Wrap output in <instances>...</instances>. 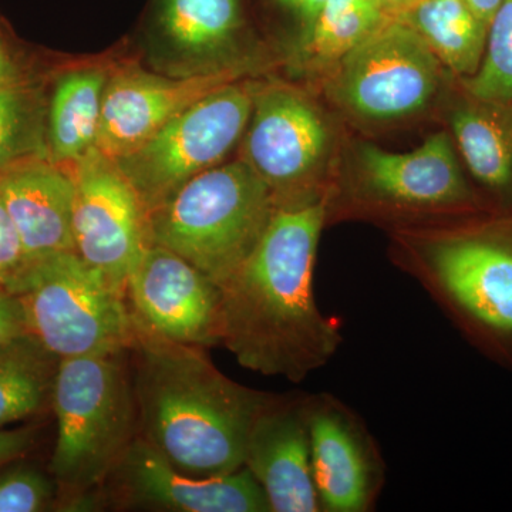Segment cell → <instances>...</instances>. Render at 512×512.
<instances>
[{
    "label": "cell",
    "instance_id": "6da1fadb",
    "mask_svg": "<svg viewBox=\"0 0 512 512\" xmlns=\"http://www.w3.org/2000/svg\"><path fill=\"white\" fill-rule=\"evenodd\" d=\"M326 200L276 208L252 254L221 288V346L251 372L299 383L342 345L338 320L320 311L313 295Z\"/></svg>",
    "mask_w": 512,
    "mask_h": 512
},
{
    "label": "cell",
    "instance_id": "7a4b0ae2",
    "mask_svg": "<svg viewBox=\"0 0 512 512\" xmlns=\"http://www.w3.org/2000/svg\"><path fill=\"white\" fill-rule=\"evenodd\" d=\"M130 348L138 436L191 476H224L244 467L252 426L276 394L229 379L201 348L170 342L136 323Z\"/></svg>",
    "mask_w": 512,
    "mask_h": 512
},
{
    "label": "cell",
    "instance_id": "3957f363",
    "mask_svg": "<svg viewBox=\"0 0 512 512\" xmlns=\"http://www.w3.org/2000/svg\"><path fill=\"white\" fill-rule=\"evenodd\" d=\"M394 261L490 359L512 369V227L397 229Z\"/></svg>",
    "mask_w": 512,
    "mask_h": 512
},
{
    "label": "cell",
    "instance_id": "277c9868",
    "mask_svg": "<svg viewBox=\"0 0 512 512\" xmlns=\"http://www.w3.org/2000/svg\"><path fill=\"white\" fill-rule=\"evenodd\" d=\"M275 210L269 188L239 158L197 175L150 211L151 242L222 288L252 254Z\"/></svg>",
    "mask_w": 512,
    "mask_h": 512
},
{
    "label": "cell",
    "instance_id": "5b68a950",
    "mask_svg": "<svg viewBox=\"0 0 512 512\" xmlns=\"http://www.w3.org/2000/svg\"><path fill=\"white\" fill-rule=\"evenodd\" d=\"M120 356L57 363L52 390L57 436L50 471L74 498L106 483L138 436L133 383Z\"/></svg>",
    "mask_w": 512,
    "mask_h": 512
},
{
    "label": "cell",
    "instance_id": "8992f818",
    "mask_svg": "<svg viewBox=\"0 0 512 512\" xmlns=\"http://www.w3.org/2000/svg\"><path fill=\"white\" fill-rule=\"evenodd\" d=\"M8 291L29 335L57 360L116 355L133 342L126 292L74 251L26 262Z\"/></svg>",
    "mask_w": 512,
    "mask_h": 512
},
{
    "label": "cell",
    "instance_id": "52a82bcc",
    "mask_svg": "<svg viewBox=\"0 0 512 512\" xmlns=\"http://www.w3.org/2000/svg\"><path fill=\"white\" fill-rule=\"evenodd\" d=\"M477 207L453 138L440 131L407 153L360 144L355 178L343 194L328 195L326 224L335 217L356 215L396 222L399 229L423 227Z\"/></svg>",
    "mask_w": 512,
    "mask_h": 512
},
{
    "label": "cell",
    "instance_id": "ba28073f",
    "mask_svg": "<svg viewBox=\"0 0 512 512\" xmlns=\"http://www.w3.org/2000/svg\"><path fill=\"white\" fill-rule=\"evenodd\" d=\"M242 160L266 184L276 208L328 198L333 133L323 111L285 83H252V111Z\"/></svg>",
    "mask_w": 512,
    "mask_h": 512
},
{
    "label": "cell",
    "instance_id": "9c48e42d",
    "mask_svg": "<svg viewBox=\"0 0 512 512\" xmlns=\"http://www.w3.org/2000/svg\"><path fill=\"white\" fill-rule=\"evenodd\" d=\"M326 72L328 96L340 109L369 123H393L433 103L446 69L409 23L390 18Z\"/></svg>",
    "mask_w": 512,
    "mask_h": 512
},
{
    "label": "cell",
    "instance_id": "30bf717a",
    "mask_svg": "<svg viewBox=\"0 0 512 512\" xmlns=\"http://www.w3.org/2000/svg\"><path fill=\"white\" fill-rule=\"evenodd\" d=\"M251 111L252 83L225 84L114 161L148 212L156 210L192 178L222 164L244 137Z\"/></svg>",
    "mask_w": 512,
    "mask_h": 512
},
{
    "label": "cell",
    "instance_id": "8fae6325",
    "mask_svg": "<svg viewBox=\"0 0 512 512\" xmlns=\"http://www.w3.org/2000/svg\"><path fill=\"white\" fill-rule=\"evenodd\" d=\"M74 252L126 292L150 247V212L116 161L96 147L72 165Z\"/></svg>",
    "mask_w": 512,
    "mask_h": 512
},
{
    "label": "cell",
    "instance_id": "7c38bea8",
    "mask_svg": "<svg viewBox=\"0 0 512 512\" xmlns=\"http://www.w3.org/2000/svg\"><path fill=\"white\" fill-rule=\"evenodd\" d=\"M134 323L170 342L221 345V288L170 249L151 244L126 281Z\"/></svg>",
    "mask_w": 512,
    "mask_h": 512
},
{
    "label": "cell",
    "instance_id": "4fadbf2b",
    "mask_svg": "<svg viewBox=\"0 0 512 512\" xmlns=\"http://www.w3.org/2000/svg\"><path fill=\"white\" fill-rule=\"evenodd\" d=\"M313 481L320 512L375 510L386 463L365 420L335 394H308Z\"/></svg>",
    "mask_w": 512,
    "mask_h": 512
},
{
    "label": "cell",
    "instance_id": "5bb4252c",
    "mask_svg": "<svg viewBox=\"0 0 512 512\" xmlns=\"http://www.w3.org/2000/svg\"><path fill=\"white\" fill-rule=\"evenodd\" d=\"M121 504L171 512H271L247 467L224 476L198 477L171 466L140 436L109 477Z\"/></svg>",
    "mask_w": 512,
    "mask_h": 512
},
{
    "label": "cell",
    "instance_id": "9a60e30c",
    "mask_svg": "<svg viewBox=\"0 0 512 512\" xmlns=\"http://www.w3.org/2000/svg\"><path fill=\"white\" fill-rule=\"evenodd\" d=\"M241 74L237 66L177 79L144 72L138 67L110 73L104 90L97 150L113 160L126 156L202 97L237 82Z\"/></svg>",
    "mask_w": 512,
    "mask_h": 512
},
{
    "label": "cell",
    "instance_id": "2e32d148",
    "mask_svg": "<svg viewBox=\"0 0 512 512\" xmlns=\"http://www.w3.org/2000/svg\"><path fill=\"white\" fill-rule=\"evenodd\" d=\"M306 403L308 393L275 396L248 436L244 467L261 485L271 512H320Z\"/></svg>",
    "mask_w": 512,
    "mask_h": 512
},
{
    "label": "cell",
    "instance_id": "e0dca14e",
    "mask_svg": "<svg viewBox=\"0 0 512 512\" xmlns=\"http://www.w3.org/2000/svg\"><path fill=\"white\" fill-rule=\"evenodd\" d=\"M74 180L67 165L37 154L0 171V198L18 229L26 262L74 251Z\"/></svg>",
    "mask_w": 512,
    "mask_h": 512
},
{
    "label": "cell",
    "instance_id": "ac0fdd59",
    "mask_svg": "<svg viewBox=\"0 0 512 512\" xmlns=\"http://www.w3.org/2000/svg\"><path fill=\"white\" fill-rule=\"evenodd\" d=\"M448 123L473 177L512 207V104L470 97L451 110Z\"/></svg>",
    "mask_w": 512,
    "mask_h": 512
},
{
    "label": "cell",
    "instance_id": "d6986e66",
    "mask_svg": "<svg viewBox=\"0 0 512 512\" xmlns=\"http://www.w3.org/2000/svg\"><path fill=\"white\" fill-rule=\"evenodd\" d=\"M110 73L84 67L57 80L47 116V156L72 165L96 147Z\"/></svg>",
    "mask_w": 512,
    "mask_h": 512
},
{
    "label": "cell",
    "instance_id": "ffe728a7",
    "mask_svg": "<svg viewBox=\"0 0 512 512\" xmlns=\"http://www.w3.org/2000/svg\"><path fill=\"white\" fill-rule=\"evenodd\" d=\"M399 18L419 33L446 72L466 80L480 69L488 26L466 0H420Z\"/></svg>",
    "mask_w": 512,
    "mask_h": 512
},
{
    "label": "cell",
    "instance_id": "44dd1931",
    "mask_svg": "<svg viewBox=\"0 0 512 512\" xmlns=\"http://www.w3.org/2000/svg\"><path fill=\"white\" fill-rule=\"evenodd\" d=\"M57 363L30 335L0 348V429L35 416L52 400Z\"/></svg>",
    "mask_w": 512,
    "mask_h": 512
},
{
    "label": "cell",
    "instance_id": "7402d4cb",
    "mask_svg": "<svg viewBox=\"0 0 512 512\" xmlns=\"http://www.w3.org/2000/svg\"><path fill=\"white\" fill-rule=\"evenodd\" d=\"M165 37L184 55H214L227 47L241 25L239 0H160Z\"/></svg>",
    "mask_w": 512,
    "mask_h": 512
},
{
    "label": "cell",
    "instance_id": "603a6c76",
    "mask_svg": "<svg viewBox=\"0 0 512 512\" xmlns=\"http://www.w3.org/2000/svg\"><path fill=\"white\" fill-rule=\"evenodd\" d=\"M390 19L377 0H328L303 39L306 62L326 70Z\"/></svg>",
    "mask_w": 512,
    "mask_h": 512
},
{
    "label": "cell",
    "instance_id": "cb8c5ba5",
    "mask_svg": "<svg viewBox=\"0 0 512 512\" xmlns=\"http://www.w3.org/2000/svg\"><path fill=\"white\" fill-rule=\"evenodd\" d=\"M463 82L473 99L512 104V0L495 13L480 69Z\"/></svg>",
    "mask_w": 512,
    "mask_h": 512
},
{
    "label": "cell",
    "instance_id": "d4e9b609",
    "mask_svg": "<svg viewBox=\"0 0 512 512\" xmlns=\"http://www.w3.org/2000/svg\"><path fill=\"white\" fill-rule=\"evenodd\" d=\"M42 150L39 103L22 83L0 90V171Z\"/></svg>",
    "mask_w": 512,
    "mask_h": 512
},
{
    "label": "cell",
    "instance_id": "484cf974",
    "mask_svg": "<svg viewBox=\"0 0 512 512\" xmlns=\"http://www.w3.org/2000/svg\"><path fill=\"white\" fill-rule=\"evenodd\" d=\"M53 495L49 478L35 468L18 467L0 474V512L45 511Z\"/></svg>",
    "mask_w": 512,
    "mask_h": 512
},
{
    "label": "cell",
    "instance_id": "4316f807",
    "mask_svg": "<svg viewBox=\"0 0 512 512\" xmlns=\"http://www.w3.org/2000/svg\"><path fill=\"white\" fill-rule=\"evenodd\" d=\"M25 264L22 239L0 198V288L8 291Z\"/></svg>",
    "mask_w": 512,
    "mask_h": 512
},
{
    "label": "cell",
    "instance_id": "83f0119b",
    "mask_svg": "<svg viewBox=\"0 0 512 512\" xmlns=\"http://www.w3.org/2000/svg\"><path fill=\"white\" fill-rule=\"evenodd\" d=\"M26 335L28 326L18 298L0 288V348Z\"/></svg>",
    "mask_w": 512,
    "mask_h": 512
},
{
    "label": "cell",
    "instance_id": "f1b7e54d",
    "mask_svg": "<svg viewBox=\"0 0 512 512\" xmlns=\"http://www.w3.org/2000/svg\"><path fill=\"white\" fill-rule=\"evenodd\" d=\"M35 441V427L0 429V468L25 457L35 446Z\"/></svg>",
    "mask_w": 512,
    "mask_h": 512
},
{
    "label": "cell",
    "instance_id": "f546056e",
    "mask_svg": "<svg viewBox=\"0 0 512 512\" xmlns=\"http://www.w3.org/2000/svg\"><path fill=\"white\" fill-rule=\"evenodd\" d=\"M276 2L299 19V22L302 23L303 39H305L328 0H276Z\"/></svg>",
    "mask_w": 512,
    "mask_h": 512
},
{
    "label": "cell",
    "instance_id": "4dcf8cb0",
    "mask_svg": "<svg viewBox=\"0 0 512 512\" xmlns=\"http://www.w3.org/2000/svg\"><path fill=\"white\" fill-rule=\"evenodd\" d=\"M16 84H20L18 66L0 37V90Z\"/></svg>",
    "mask_w": 512,
    "mask_h": 512
},
{
    "label": "cell",
    "instance_id": "1f68e13d",
    "mask_svg": "<svg viewBox=\"0 0 512 512\" xmlns=\"http://www.w3.org/2000/svg\"><path fill=\"white\" fill-rule=\"evenodd\" d=\"M470 9L476 13L477 18L485 25L490 26L491 20H493L495 13L500 8L503 0H466Z\"/></svg>",
    "mask_w": 512,
    "mask_h": 512
},
{
    "label": "cell",
    "instance_id": "d6a6232c",
    "mask_svg": "<svg viewBox=\"0 0 512 512\" xmlns=\"http://www.w3.org/2000/svg\"><path fill=\"white\" fill-rule=\"evenodd\" d=\"M420 0H377L380 8L389 18H399L406 10L412 8Z\"/></svg>",
    "mask_w": 512,
    "mask_h": 512
}]
</instances>
